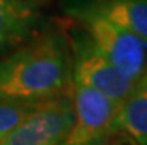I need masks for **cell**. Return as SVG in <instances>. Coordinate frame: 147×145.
Masks as SVG:
<instances>
[{
	"label": "cell",
	"mask_w": 147,
	"mask_h": 145,
	"mask_svg": "<svg viewBox=\"0 0 147 145\" xmlns=\"http://www.w3.org/2000/svg\"><path fill=\"white\" fill-rule=\"evenodd\" d=\"M132 144H147V68L135 80L132 89L120 102L111 126V135Z\"/></svg>",
	"instance_id": "52a82bcc"
},
{
	"label": "cell",
	"mask_w": 147,
	"mask_h": 145,
	"mask_svg": "<svg viewBox=\"0 0 147 145\" xmlns=\"http://www.w3.org/2000/svg\"><path fill=\"white\" fill-rule=\"evenodd\" d=\"M74 122L71 88L46 98L2 141L0 145L65 144Z\"/></svg>",
	"instance_id": "3957f363"
},
{
	"label": "cell",
	"mask_w": 147,
	"mask_h": 145,
	"mask_svg": "<svg viewBox=\"0 0 147 145\" xmlns=\"http://www.w3.org/2000/svg\"><path fill=\"white\" fill-rule=\"evenodd\" d=\"M71 82L70 45L59 31L37 34L0 58V101H43Z\"/></svg>",
	"instance_id": "6da1fadb"
},
{
	"label": "cell",
	"mask_w": 147,
	"mask_h": 145,
	"mask_svg": "<svg viewBox=\"0 0 147 145\" xmlns=\"http://www.w3.org/2000/svg\"><path fill=\"white\" fill-rule=\"evenodd\" d=\"M88 7L135 34L147 47V0H95Z\"/></svg>",
	"instance_id": "ba28073f"
},
{
	"label": "cell",
	"mask_w": 147,
	"mask_h": 145,
	"mask_svg": "<svg viewBox=\"0 0 147 145\" xmlns=\"http://www.w3.org/2000/svg\"><path fill=\"white\" fill-rule=\"evenodd\" d=\"M34 2H36V0H34Z\"/></svg>",
	"instance_id": "30bf717a"
},
{
	"label": "cell",
	"mask_w": 147,
	"mask_h": 145,
	"mask_svg": "<svg viewBox=\"0 0 147 145\" xmlns=\"http://www.w3.org/2000/svg\"><path fill=\"white\" fill-rule=\"evenodd\" d=\"M39 102L0 101V144L28 114L39 105Z\"/></svg>",
	"instance_id": "9c48e42d"
},
{
	"label": "cell",
	"mask_w": 147,
	"mask_h": 145,
	"mask_svg": "<svg viewBox=\"0 0 147 145\" xmlns=\"http://www.w3.org/2000/svg\"><path fill=\"white\" fill-rule=\"evenodd\" d=\"M74 122L65 144L89 145L110 138L119 105L107 95L82 83L71 82Z\"/></svg>",
	"instance_id": "5b68a950"
},
{
	"label": "cell",
	"mask_w": 147,
	"mask_h": 145,
	"mask_svg": "<svg viewBox=\"0 0 147 145\" xmlns=\"http://www.w3.org/2000/svg\"><path fill=\"white\" fill-rule=\"evenodd\" d=\"M71 79L107 95L120 104L135 80L123 74L101 50L88 34H79L71 40Z\"/></svg>",
	"instance_id": "277c9868"
},
{
	"label": "cell",
	"mask_w": 147,
	"mask_h": 145,
	"mask_svg": "<svg viewBox=\"0 0 147 145\" xmlns=\"http://www.w3.org/2000/svg\"><path fill=\"white\" fill-rule=\"evenodd\" d=\"M42 15L34 0H0V55L37 36Z\"/></svg>",
	"instance_id": "8992f818"
},
{
	"label": "cell",
	"mask_w": 147,
	"mask_h": 145,
	"mask_svg": "<svg viewBox=\"0 0 147 145\" xmlns=\"http://www.w3.org/2000/svg\"><path fill=\"white\" fill-rule=\"evenodd\" d=\"M92 43L104 53L123 74L137 80L147 68V47L135 34L125 30L88 6L74 9Z\"/></svg>",
	"instance_id": "7a4b0ae2"
}]
</instances>
